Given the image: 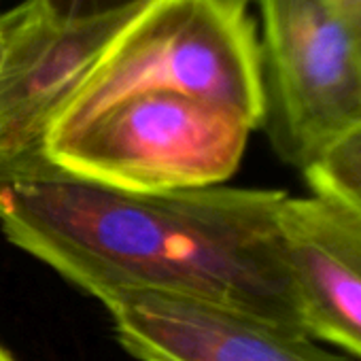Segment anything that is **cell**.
<instances>
[{
  "mask_svg": "<svg viewBox=\"0 0 361 361\" xmlns=\"http://www.w3.org/2000/svg\"><path fill=\"white\" fill-rule=\"evenodd\" d=\"M285 196L224 185L136 194L37 155L0 168V230L100 302L166 295L306 336L279 226Z\"/></svg>",
  "mask_w": 361,
  "mask_h": 361,
  "instance_id": "obj_1",
  "label": "cell"
},
{
  "mask_svg": "<svg viewBox=\"0 0 361 361\" xmlns=\"http://www.w3.org/2000/svg\"><path fill=\"white\" fill-rule=\"evenodd\" d=\"M140 9L77 26L49 22L37 0L7 13L9 37L0 66V168L43 155L51 126Z\"/></svg>",
  "mask_w": 361,
  "mask_h": 361,
  "instance_id": "obj_5",
  "label": "cell"
},
{
  "mask_svg": "<svg viewBox=\"0 0 361 361\" xmlns=\"http://www.w3.org/2000/svg\"><path fill=\"white\" fill-rule=\"evenodd\" d=\"M264 119L274 153L306 172L361 123V58L325 0H257Z\"/></svg>",
  "mask_w": 361,
  "mask_h": 361,
  "instance_id": "obj_4",
  "label": "cell"
},
{
  "mask_svg": "<svg viewBox=\"0 0 361 361\" xmlns=\"http://www.w3.org/2000/svg\"><path fill=\"white\" fill-rule=\"evenodd\" d=\"M0 361H16V359L9 355V350L5 346H0Z\"/></svg>",
  "mask_w": 361,
  "mask_h": 361,
  "instance_id": "obj_13",
  "label": "cell"
},
{
  "mask_svg": "<svg viewBox=\"0 0 361 361\" xmlns=\"http://www.w3.org/2000/svg\"><path fill=\"white\" fill-rule=\"evenodd\" d=\"M102 304L140 361H346L306 336L200 302L126 293Z\"/></svg>",
  "mask_w": 361,
  "mask_h": 361,
  "instance_id": "obj_6",
  "label": "cell"
},
{
  "mask_svg": "<svg viewBox=\"0 0 361 361\" xmlns=\"http://www.w3.org/2000/svg\"><path fill=\"white\" fill-rule=\"evenodd\" d=\"M7 37H9V20L5 13V16H0V66H3V58L7 51Z\"/></svg>",
  "mask_w": 361,
  "mask_h": 361,
  "instance_id": "obj_11",
  "label": "cell"
},
{
  "mask_svg": "<svg viewBox=\"0 0 361 361\" xmlns=\"http://www.w3.org/2000/svg\"><path fill=\"white\" fill-rule=\"evenodd\" d=\"M325 3L350 26L361 18V0H325Z\"/></svg>",
  "mask_w": 361,
  "mask_h": 361,
  "instance_id": "obj_10",
  "label": "cell"
},
{
  "mask_svg": "<svg viewBox=\"0 0 361 361\" xmlns=\"http://www.w3.org/2000/svg\"><path fill=\"white\" fill-rule=\"evenodd\" d=\"M350 28V32H353V39H355V47H357V54H359V58H361V18L355 22V24H350L348 26Z\"/></svg>",
  "mask_w": 361,
  "mask_h": 361,
  "instance_id": "obj_12",
  "label": "cell"
},
{
  "mask_svg": "<svg viewBox=\"0 0 361 361\" xmlns=\"http://www.w3.org/2000/svg\"><path fill=\"white\" fill-rule=\"evenodd\" d=\"M302 174L314 194L331 196L361 215V123L338 138Z\"/></svg>",
  "mask_w": 361,
  "mask_h": 361,
  "instance_id": "obj_8",
  "label": "cell"
},
{
  "mask_svg": "<svg viewBox=\"0 0 361 361\" xmlns=\"http://www.w3.org/2000/svg\"><path fill=\"white\" fill-rule=\"evenodd\" d=\"M147 92L198 98L262 128V58L247 0H149L64 106L45 145Z\"/></svg>",
  "mask_w": 361,
  "mask_h": 361,
  "instance_id": "obj_2",
  "label": "cell"
},
{
  "mask_svg": "<svg viewBox=\"0 0 361 361\" xmlns=\"http://www.w3.org/2000/svg\"><path fill=\"white\" fill-rule=\"evenodd\" d=\"M279 226L306 336L361 359V215L325 194H287Z\"/></svg>",
  "mask_w": 361,
  "mask_h": 361,
  "instance_id": "obj_7",
  "label": "cell"
},
{
  "mask_svg": "<svg viewBox=\"0 0 361 361\" xmlns=\"http://www.w3.org/2000/svg\"><path fill=\"white\" fill-rule=\"evenodd\" d=\"M149 0H37L43 16L60 26L92 24L140 9Z\"/></svg>",
  "mask_w": 361,
  "mask_h": 361,
  "instance_id": "obj_9",
  "label": "cell"
},
{
  "mask_svg": "<svg viewBox=\"0 0 361 361\" xmlns=\"http://www.w3.org/2000/svg\"><path fill=\"white\" fill-rule=\"evenodd\" d=\"M253 130L236 115L172 92L128 96L43 147L54 168L96 185L170 194L224 185Z\"/></svg>",
  "mask_w": 361,
  "mask_h": 361,
  "instance_id": "obj_3",
  "label": "cell"
}]
</instances>
